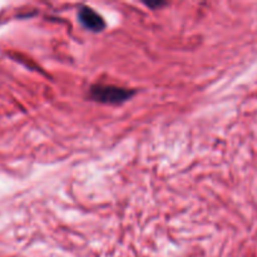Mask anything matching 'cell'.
<instances>
[{
	"mask_svg": "<svg viewBox=\"0 0 257 257\" xmlns=\"http://www.w3.org/2000/svg\"><path fill=\"white\" fill-rule=\"evenodd\" d=\"M78 19L83 27L92 32H102L105 28L104 19L89 7L80 8L78 13Z\"/></svg>",
	"mask_w": 257,
	"mask_h": 257,
	"instance_id": "obj_2",
	"label": "cell"
},
{
	"mask_svg": "<svg viewBox=\"0 0 257 257\" xmlns=\"http://www.w3.org/2000/svg\"><path fill=\"white\" fill-rule=\"evenodd\" d=\"M136 90L124 89V88L114 87V85H100L95 84L90 87L89 97L92 99L107 104H118L130 99L135 95Z\"/></svg>",
	"mask_w": 257,
	"mask_h": 257,
	"instance_id": "obj_1",
	"label": "cell"
},
{
	"mask_svg": "<svg viewBox=\"0 0 257 257\" xmlns=\"http://www.w3.org/2000/svg\"><path fill=\"white\" fill-rule=\"evenodd\" d=\"M145 4L150 8H160L162 5H166V3H161V2H145Z\"/></svg>",
	"mask_w": 257,
	"mask_h": 257,
	"instance_id": "obj_3",
	"label": "cell"
}]
</instances>
